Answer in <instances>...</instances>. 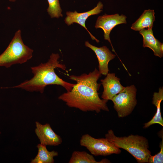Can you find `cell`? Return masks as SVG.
<instances>
[{"instance_id": "cell-4", "label": "cell", "mask_w": 163, "mask_h": 163, "mask_svg": "<svg viewBox=\"0 0 163 163\" xmlns=\"http://www.w3.org/2000/svg\"><path fill=\"white\" fill-rule=\"evenodd\" d=\"M33 50L25 45L18 30L5 50L0 55V66L9 68L17 64H22L31 59Z\"/></svg>"}, {"instance_id": "cell-5", "label": "cell", "mask_w": 163, "mask_h": 163, "mask_svg": "<svg viewBox=\"0 0 163 163\" xmlns=\"http://www.w3.org/2000/svg\"><path fill=\"white\" fill-rule=\"evenodd\" d=\"M136 92L134 85L127 86L111 99L119 117H126L132 112L137 104Z\"/></svg>"}, {"instance_id": "cell-3", "label": "cell", "mask_w": 163, "mask_h": 163, "mask_svg": "<svg viewBox=\"0 0 163 163\" xmlns=\"http://www.w3.org/2000/svg\"><path fill=\"white\" fill-rule=\"evenodd\" d=\"M105 137L118 148L129 152L138 163H148L151 154L148 140L145 137L132 134L127 136L118 137L112 129L108 130Z\"/></svg>"}, {"instance_id": "cell-11", "label": "cell", "mask_w": 163, "mask_h": 163, "mask_svg": "<svg viewBox=\"0 0 163 163\" xmlns=\"http://www.w3.org/2000/svg\"><path fill=\"white\" fill-rule=\"evenodd\" d=\"M86 46L90 48L96 54L98 62V71L101 74L106 75L109 71L108 63L116 55L113 54L105 46L97 47L91 44L88 41L85 42Z\"/></svg>"}, {"instance_id": "cell-2", "label": "cell", "mask_w": 163, "mask_h": 163, "mask_svg": "<svg viewBox=\"0 0 163 163\" xmlns=\"http://www.w3.org/2000/svg\"><path fill=\"white\" fill-rule=\"evenodd\" d=\"M59 57L58 54L53 53L46 63L30 68L34 74L32 78L11 88H20L28 91L39 92L42 94L47 86L56 85L63 87L67 91H70L75 84L64 81L55 71V69L57 68L66 70L65 65L59 62Z\"/></svg>"}, {"instance_id": "cell-15", "label": "cell", "mask_w": 163, "mask_h": 163, "mask_svg": "<svg viewBox=\"0 0 163 163\" xmlns=\"http://www.w3.org/2000/svg\"><path fill=\"white\" fill-rule=\"evenodd\" d=\"M38 153L36 157L31 160V163H53V158L58 155V152L53 150L49 151L46 146L41 144L37 146Z\"/></svg>"}, {"instance_id": "cell-16", "label": "cell", "mask_w": 163, "mask_h": 163, "mask_svg": "<svg viewBox=\"0 0 163 163\" xmlns=\"http://www.w3.org/2000/svg\"><path fill=\"white\" fill-rule=\"evenodd\" d=\"M107 159L100 161H96L92 155L85 151H75L72 153L69 163H110Z\"/></svg>"}, {"instance_id": "cell-12", "label": "cell", "mask_w": 163, "mask_h": 163, "mask_svg": "<svg viewBox=\"0 0 163 163\" xmlns=\"http://www.w3.org/2000/svg\"><path fill=\"white\" fill-rule=\"evenodd\" d=\"M152 29H144L139 31V34L143 37V47L149 48L155 56L161 58L163 56V43L155 38Z\"/></svg>"}, {"instance_id": "cell-9", "label": "cell", "mask_w": 163, "mask_h": 163, "mask_svg": "<svg viewBox=\"0 0 163 163\" xmlns=\"http://www.w3.org/2000/svg\"><path fill=\"white\" fill-rule=\"evenodd\" d=\"M35 124V132L41 144L46 146H57L61 144V138L53 131L49 123L42 125L37 121Z\"/></svg>"}, {"instance_id": "cell-17", "label": "cell", "mask_w": 163, "mask_h": 163, "mask_svg": "<svg viewBox=\"0 0 163 163\" xmlns=\"http://www.w3.org/2000/svg\"><path fill=\"white\" fill-rule=\"evenodd\" d=\"M49 7L47 11L52 18H59L62 16L59 0H47Z\"/></svg>"}, {"instance_id": "cell-10", "label": "cell", "mask_w": 163, "mask_h": 163, "mask_svg": "<svg viewBox=\"0 0 163 163\" xmlns=\"http://www.w3.org/2000/svg\"><path fill=\"white\" fill-rule=\"evenodd\" d=\"M104 79L101 80L103 87L101 95L102 99L111 100L116 95L124 88L121 84L120 79L116 76L114 73H108Z\"/></svg>"}, {"instance_id": "cell-19", "label": "cell", "mask_w": 163, "mask_h": 163, "mask_svg": "<svg viewBox=\"0 0 163 163\" xmlns=\"http://www.w3.org/2000/svg\"><path fill=\"white\" fill-rule=\"evenodd\" d=\"M9 1L11 2H14L16 1V0H9Z\"/></svg>"}, {"instance_id": "cell-7", "label": "cell", "mask_w": 163, "mask_h": 163, "mask_svg": "<svg viewBox=\"0 0 163 163\" xmlns=\"http://www.w3.org/2000/svg\"><path fill=\"white\" fill-rule=\"evenodd\" d=\"M126 17L123 14L119 15L118 14H116L107 15L105 14L102 16H99L96 22L95 28H101L103 30L104 39L108 40L110 43L112 51L116 53L110 39V34L116 26L120 24H126Z\"/></svg>"}, {"instance_id": "cell-1", "label": "cell", "mask_w": 163, "mask_h": 163, "mask_svg": "<svg viewBox=\"0 0 163 163\" xmlns=\"http://www.w3.org/2000/svg\"><path fill=\"white\" fill-rule=\"evenodd\" d=\"M101 75L95 68L88 74L70 75L69 78L76 83L70 91L60 95L59 99L65 102L69 107L84 112L99 113L101 110L109 111L107 104L108 101L101 99L98 92L101 84L97 81Z\"/></svg>"}, {"instance_id": "cell-8", "label": "cell", "mask_w": 163, "mask_h": 163, "mask_svg": "<svg viewBox=\"0 0 163 163\" xmlns=\"http://www.w3.org/2000/svg\"><path fill=\"white\" fill-rule=\"evenodd\" d=\"M103 7V4L99 2L95 7L87 12L78 13L76 11L74 12L67 11L66 12L67 16L65 19V22L68 25H70L73 23L79 24L86 30L93 40H95L97 43H98L99 40L92 35L86 28L85 22L87 18L90 16L97 14L100 13L102 11Z\"/></svg>"}, {"instance_id": "cell-13", "label": "cell", "mask_w": 163, "mask_h": 163, "mask_svg": "<svg viewBox=\"0 0 163 163\" xmlns=\"http://www.w3.org/2000/svg\"><path fill=\"white\" fill-rule=\"evenodd\" d=\"M163 100V88L161 87L158 92L153 94L152 103L156 108V112L154 117L149 121L145 123L143 128H146L154 124H158L163 126V120L161 112V103Z\"/></svg>"}, {"instance_id": "cell-18", "label": "cell", "mask_w": 163, "mask_h": 163, "mask_svg": "<svg viewBox=\"0 0 163 163\" xmlns=\"http://www.w3.org/2000/svg\"><path fill=\"white\" fill-rule=\"evenodd\" d=\"M163 132L161 131L159 132V135L162 139V140L159 144V147L160 149V151L156 154L154 155H152L149 156L148 163H162L163 162Z\"/></svg>"}, {"instance_id": "cell-6", "label": "cell", "mask_w": 163, "mask_h": 163, "mask_svg": "<svg viewBox=\"0 0 163 163\" xmlns=\"http://www.w3.org/2000/svg\"><path fill=\"white\" fill-rule=\"evenodd\" d=\"M80 143L82 146L86 147L92 155L95 156L119 154L121 152L120 149L106 138L96 139L87 134L82 136Z\"/></svg>"}, {"instance_id": "cell-14", "label": "cell", "mask_w": 163, "mask_h": 163, "mask_svg": "<svg viewBox=\"0 0 163 163\" xmlns=\"http://www.w3.org/2000/svg\"><path fill=\"white\" fill-rule=\"evenodd\" d=\"M155 14L154 10H145L139 18L132 24L131 28L139 31L145 28H152L155 20Z\"/></svg>"}]
</instances>
